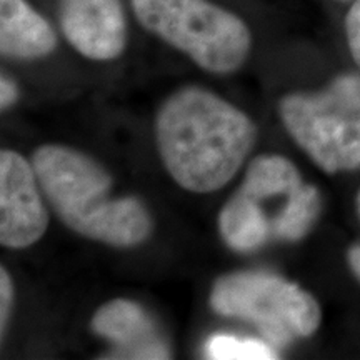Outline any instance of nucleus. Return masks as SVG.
Segmentation results:
<instances>
[{
  "label": "nucleus",
  "instance_id": "f257e3e1",
  "mask_svg": "<svg viewBox=\"0 0 360 360\" xmlns=\"http://www.w3.org/2000/svg\"><path fill=\"white\" fill-rule=\"evenodd\" d=\"M165 169L186 191L207 193L232 180L254 147L255 125L224 98L187 87L165 101L155 122Z\"/></svg>",
  "mask_w": 360,
  "mask_h": 360
},
{
  "label": "nucleus",
  "instance_id": "f03ea898",
  "mask_svg": "<svg viewBox=\"0 0 360 360\" xmlns=\"http://www.w3.org/2000/svg\"><path fill=\"white\" fill-rule=\"evenodd\" d=\"M32 167L51 205L80 236L117 247L142 244L152 232L150 214L134 197L110 199L112 177L74 148L39 147Z\"/></svg>",
  "mask_w": 360,
  "mask_h": 360
},
{
  "label": "nucleus",
  "instance_id": "7ed1b4c3",
  "mask_svg": "<svg viewBox=\"0 0 360 360\" xmlns=\"http://www.w3.org/2000/svg\"><path fill=\"white\" fill-rule=\"evenodd\" d=\"M130 6L148 32L187 53L204 70L229 74L249 57V27L209 0H130Z\"/></svg>",
  "mask_w": 360,
  "mask_h": 360
},
{
  "label": "nucleus",
  "instance_id": "20e7f679",
  "mask_svg": "<svg viewBox=\"0 0 360 360\" xmlns=\"http://www.w3.org/2000/svg\"><path fill=\"white\" fill-rule=\"evenodd\" d=\"M281 117L323 172L360 169V74H342L319 92L289 94Z\"/></svg>",
  "mask_w": 360,
  "mask_h": 360
},
{
  "label": "nucleus",
  "instance_id": "39448f33",
  "mask_svg": "<svg viewBox=\"0 0 360 360\" xmlns=\"http://www.w3.org/2000/svg\"><path fill=\"white\" fill-rule=\"evenodd\" d=\"M210 307L225 317L255 323L272 347H285L317 332L322 310L309 292L265 272L220 277L210 292Z\"/></svg>",
  "mask_w": 360,
  "mask_h": 360
},
{
  "label": "nucleus",
  "instance_id": "423d86ee",
  "mask_svg": "<svg viewBox=\"0 0 360 360\" xmlns=\"http://www.w3.org/2000/svg\"><path fill=\"white\" fill-rule=\"evenodd\" d=\"M304 187L299 170L282 155H262L252 160L244 184L224 205L219 231L224 242L237 252H252L276 238L278 212L265 207Z\"/></svg>",
  "mask_w": 360,
  "mask_h": 360
},
{
  "label": "nucleus",
  "instance_id": "0eeeda50",
  "mask_svg": "<svg viewBox=\"0 0 360 360\" xmlns=\"http://www.w3.org/2000/svg\"><path fill=\"white\" fill-rule=\"evenodd\" d=\"M32 164L12 150L0 154V242L11 249L30 247L47 231L49 219Z\"/></svg>",
  "mask_w": 360,
  "mask_h": 360
},
{
  "label": "nucleus",
  "instance_id": "6e6552de",
  "mask_svg": "<svg viewBox=\"0 0 360 360\" xmlns=\"http://www.w3.org/2000/svg\"><path fill=\"white\" fill-rule=\"evenodd\" d=\"M58 20L67 42L92 60H114L127 44L120 0H58Z\"/></svg>",
  "mask_w": 360,
  "mask_h": 360
},
{
  "label": "nucleus",
  "instance_id": "1a4fd4ad",
  "mask_svg": "<svg viewBox=\"0 0 360 360\" xmlns=\"http://www.w3.org/2000/svg\"><path fill=\"white\" fill-rule=\"evenodd\" d=\"M90 327L115 345L119 354L115 357L169 359V349L157 334L154 321L132 300L117 299L102 305Z\"/></svg>",
  "mask_w": 360,
  "mask_h": 360
},
{
  "label": "nucleus",
  "instance_id": "9d476101",
  "mask_svg": "<svg viewBox=\"0 0 360 360\" xmlns=\"http://www.w3.org/2000/svg\"><path fill=\"white\" fill-rule=\"evenodd\" d=\"M57 47L52 25L27 0H0V52L12 58H40Z\"/></svg>",
  "mask_w": 360,
  "mask_h": 360
},
{
  "label": "nucleus",
  "instance_id": "9b49d317",
  "mask_svg": "<svg viewBox=\"0 0 360 360\" xmlns=\"http://www.w3.org/2000/svg\"><path fill=\"white\" fill-rule=\"evenodd\" d=\"M205 355L212 360H272L278 359L267 340L217 334L205 344Z\"/></svg>",
  "mask_w": 360,
  "mask_h": 360
},
{
  "label": "nucleus",
  "instance_id": "f8f14e48",
  "mask_svg": "<svg viewBox=\"0 0 360 360\" xmlns=\"http://www.w3.org/2000/svg\"><path fill=\"white\" fill-rule=\"evenodd\" d=\"M345 35L350 56L360 69V0H354L352 7L345 15Z\"/></svg>",
  "mask_w": 360,
  "mask_h": 360
},
{
  "label": "nucleus",
  "instance_id": "ddd939ff",
  "mask_svg": "<svg viewBox=\"0 0 360 360\" xmlns=\"http://www.w3.org/2000/svg\"><path fill=\"white\" fill-rule=\"evenodd\" d=\"M13 299L12 282L6 269L0 270V327H2V334L6 330L8 314H11V305Z\"/></svg>",
  "mask_w": 360,
  "mask_h": 360
},
{
  "label": "nucleus",
  "instance_id": "4468645a",
  "mask_svg": "<svg viewBox=\"0 0 360 360\" xmlns=\"http://www.w3.org/2000/svg\"><path fill=\"white\" fill-rule=\"evenodd\" d=\"M17 97H19L17 85L11 79L6 77V75H2V79H0V107L7 109V107H11L17 101Z\"/></svg>",
  "mask_w": 360,
  "mask_h": 360
},
{
  "label": "nucleus",
  "instance_id": "2eb2a0df",
  "mask_svg": "<svg viewBox=\"0 0 360 360\" xmlns=\"http://www.w3.org/2000/svg\"><path fill=\"white\" fill-rule=\"evenodd\" d=\"M347 260H349L350 269H352L354 276L360 281V245L350 247V250L347 254Z\"/></svg>",
  "mask_w": 360,
  "mask_h": 360
},
{
  "label": "nucleus",
  "instance_id": "dca6fc26",
  "mask_svg": "<svg viewBox=\"0 0 360 360\" xmlns=\"http://www.w3.org/2000/svg\"><path fill=\"white\" fill-rule=\"evenodd\" d=\"M357 214H359V217H360V192H359V195H357Z\"/></svg>",
  "mask_w": 360,
  "mask_h": 360
}]
</instances>
